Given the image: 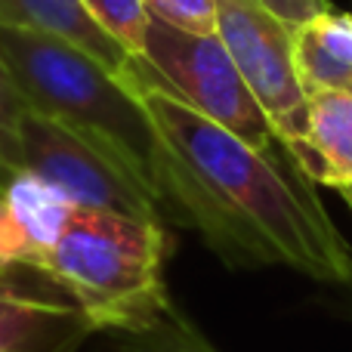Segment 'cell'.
Instances as JSON below:
<instances>
[{"label":"cell","mask_w":352,"mask_h":352,"mask_svg":"<svg viewBox=\"0 0 352 352\" xmlns=\"http://www.w3.org/2000/svg\"><path fill=\"white\" fill-rule=\"evenodd\" d=\"M121 78L158 133L164 217L201 232L229 266H287L322 285H349L352 248L285 142L256 148L232 136L155 84L136 56Z\"/></svg>","instance_id":"obj_1"},{"label":"cell","mask_w":352,"mask_h":352,"mask_svg":"<svg viewBox=\"0 0 352 352\" xmlns=\"http://www.w3.org/2000/svg\"><path fill=\"white\" fill-rule=\"evenodd\" d=\"M0 53L25 109L102 148L158 198L161 142L142 99L121 74L74 43L41 31L0 25Z\"/></svg>","instance_id":"obj_2"},{"label":"cell","mask_w":352,"mask_h":352,"mask_svg":"<svg viewBox=\"0 0 352 352\" xmlns=\"http://www.w3.org/2000/svg\"><path fill=\"white\" fill-rule=\"evenodd\" d=\"M164 223L74 207L41 275L68 294L93 331H140L170 309Z\"/></svg>","instance_id":"obj_3"},{"label":"cell","mask_w":352,"mask_h":352,"mask_svg":"<svg viewBox=\"0 0 352 352\" xmlns=\"http://www.w3.org/2000/svg\"><path fill=\"white\" fill-rule=\"evenodd\" d=\"M136 59L155 84L232 136L256 148L281 142L217 34H188L148 19Z\"/></svg>","instance_id":"obj_4"},{"label":"cell","mask_w":352,"mask_h":352,"mask_svg":"<svg viewBox=\"0 0 352 352\" xmlns=\"http://www.w3.org/2000/svg\"><path fill=\"white\" fill-rule=\"evenodd\" d=\"M19 146H22V173L53 186L74 207L164 223L158 198L133 173L62 124L25 109Z\"/></svg>","instance_id":"obj_5"},{"label":"cell","mask_w":352,"mask_h":352,"mask_svg":"<svg viewBox=\"0 0 352 352\" xmlns=\"http://www.w3.org/2000/svg\"><path fill=\"white\" fill-rule=\"evenodd\" d=\"M217 37L287 148L306 140L309 96L294 65V28L260 0H217Z\"/></svg>","instance_id":"obj_6"},{"label":"cell","mask_w":352,"mask_h":352,"mask_svg":"<svg viewBox=\"0 0 352 352\" xmlns=\"http://www.w3.org/2000/svg\"><path fill=\"white\" fill-rule=\"evenodd\" d=\"M74 204L31 173H19L0 188V278L12 269L41 272L53 254Z\"/></svg>","instance_id":"obj_7"},{"label":"cell","mask_w":352,"mask_h":352,"mask_svg":"<svg viewBox=\"0 0 352 352\" xmlns=\"http://www.w3.org/2000/svg\"><path fill=\"white\" fill-rule=\"evenodd\" d=\"M90 331L72 303L25 297L0 281V352H72Z\"/></svg>","instance_id":"obj_8"},{"label":"cell","mask_w":352,"mask_h":352,"mask_svg":"<svg viewBox=\"0 0 352 352\" xmlns=\"http://www.w3.org/2000/svg\"><path fill=\"white\" fill-rule=\"evenodd\" d=\"M309 182L349 186L352 182V93L324 90L309 96L306 140L287 148Z\"/></svg>","instance_id":"obj_9"},{"label":"cell","mask_w":352,"mask_h":352,"mask_svg":"<svg viewBox=\"0 0 352 352\" xmlns=\"http://www.w3.org/2000/svg\"><path fill=\"white\" fill-rule=\"evenodd\" d=\"M0 25L53 34L90 53L115 74H124L133 56L118 47L102 28L90 19L80 0H0Z\"/></svg>","instance_id":"obj_10"},{"label":"cell","mask_w":352,"mask_h":352,"mask_svg":"<svg viewBox=\"0 0 352 352\" xmlns=\"http://www.w3.org/2000/svg\"><path fill=\"white\" fill-rule=\"evenodd\" d=\"M294 65L306 96L352 90V16L322 12L294 28Z\"/></svg>","instance_id":"obj_11"},{"label":"cell","mask_w":352,"mask_h":352,"mask_svg":"<svg viewBox=\"0 0 352 352\" xmlns=\"http://www.w3.org/2000/svg\"><path fill=\"white\" fill-rule=\"evenodd\" d=\"M72 352H217L198 328L170 303V309L140 331H109V340Z\"/></svg>","instance_id":"obj_12"},{"label":"cell","mask_w":352,"mask_h":352,"mask_svg":"<svg viewBox=\"0 0 352 352\" xmlns=\"http://www.w3.org/2000/svg\"><path fill=\"white\" fill-rule=\"evenodd\" d=\"M90 19L130 56L142 53V41H146L148 28V12L142 0H80Z\"/></svg>","instance_id":"obj_13"},{"label":"cell","mask_w":352,"mask_h":352,"mask_svg":"<svg viewBox=\"0 0 352 352\" xmlns=\"http://www.w3.org/2000/svg\"><path fill=\"white\" fill-rule=\"evenodd\" d=\"M22 115V93L12 80V72L6 65L3 53H0V186L22 173V146H19Z\"/></svg>","instance_id":"obj_14"},{"label":"cell","mask_w":352,"mask_h":352,"mask_svg":"<svg viewBox=\"0 0 352 352\" xmlns=\"http://www.w3.org/2000/svg\"><path fill=\"white\" fill-rule=\"evenodd\" d=\"M148 19L188 31V34H217V0H142Z\"/></svg>","instance_id":"obj_15"},{"label":"cell","mask_w":352,"mask_h":352,"mask_svg":"<svg viewBox=\"0 0 352 352\" xmlns=\"http://www.w3.org/2000/svg\"><path fill=\"white\" fill-rule=\"evenodd\" d=\"M275 19L287 25V28H300L303 22L322 16V12L331 10L328 0H260Z\"/></svg>","instance_id":"obj_16"},{"label":"cell","mask_w":352,"mask_h":352,"mask_svg":"<svg viewBox=\"0 0 352 352\" xmlns=\"http://www.w3.org/2000/svg\"><path fill=\"white\" fill-rule=\"evenodd\" d=\"M343 291H346V300H343V309H346V316H349V322H352V281L349 285H343Z\"/></svg>","instance_id":"obj_17"},{"label":"cell","mask_w":352,"mask_h":352,"mask_svg":"<svg viewBox=\"0 0 352 352\" xmlns=\"http://www.w3.org/2000/svg\"><path fill=\"white\" fill-rule=\"evenodd\" d=\"M337 192H340V198L346 201V207L352 210V182H349V186H340V188H337Z\"/></svg>","instance_id":"obj_18"},{"label":"cell","mask_w":352,"mask_h":352,"mask_svg":"<svg viewBox=\"0 0 352 352\" xmlns=\"http://www.w3.org/2000/svg\"><path fill=\"white\" fill-rule=\"evenodd\" d=\"M0 188H3V186H0Z\"/></svg>","instance_id":"obj_19"},{"label":"cell","mask_w":352,"mask_h":352,"mask_svg":"<svg viewBox=\"0 0 352 352\" xmlns=\"http://www.w3.org/2000/svg\"><path fill=\"white\" fill-rule=\"evenodd\" d=\"M349 93H352V90H349Z\"/></svg>","instance_id":"obj_20"}]
</instances>
